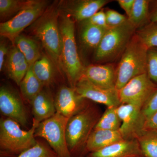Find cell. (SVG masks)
Returning <instances> with one entry per match:
<instances>
[{
	"label": "cell",
	"instance_id": "obj_25",
	"mask_svg": "<svg viewBox=\"0 0 157 157\" xmlns=\"http://www.w3.org/2000/svg\"><path fill=\"white\" fill-rule=\"evenodd\" d=\"M117 107H107L104 114L100 118L94 130H119L121 121L117 112Z\"/></svg>",
	"mask_w": 157,
	"mask_h": 157
},
{
	"label": "cell",
	"instance_id": "obj_1",
	"mask_svg": "<svg viewBox=\"0 0 157 157\" xmlns=\"http://www.w3.org/2000/svg\"><path fill=\"white\" fill-rule=\"evenodd\" d=\"M61 38V62L62 69L67 77L70 86L74 88L83 73L82 66L77 51L75 37V22L68 14L59 15Z\"/></svg>",
	"mask_w": 157,
	"mask_h": 157
},
{
	"label": "cell",
	"instance_id": "obj_26",
	"mask_svg": "<svg viewBox=\"0 0 157 157\" xmlns=\"http://www.w3.org/2000/svg\"><path fill=\"white\" fill-rule=\"evenodd\" d=\"M135 34L148 49L157 47V22L144 26Z\"/></svg>",
	"mask_w": 157,
	"mask_h": 157
},
{
	"label": "cell",
	"instance_id": "obj_12",
	"mask_svg": "<svg viewBox=\"0 0 157 157\" xmlns=\"http://www.w3.org/2000/svg\"><path fill=\"white\" fill-rule=\"evenodd\" d=\"M0 110L3 115L22 126L27 125V114L21 99L15 91L8 86H2L0 89Z\"/></svg>",
	"mask_w": 157,
	"mask_h": 157
},
{
	"label": "cell",
	"instance_id": "obj_39",
	"mask_svg": "<svg viewBox=\"0 0 157 157\" xmlns=\"http://www.w3.org/2000/svg\"></svg>",
	"mask_w": 157,
	"mask_h": 157
},
{
	"label": "cell",
	"instance_id": "obj_23",
	"mask_svg": "<svg viewBox=\"0 0 157 157\" xmlns=\"http://www.w3.org/2000/svg\"><path fill=\"white\" fill-rule=\"evenodd\" d=\"M19 86L23 97L30 103L44 87L34 74L32 66H30Z\"/></svg>",
	"mask_w": 157,
	"mask_h": 157
},
{
	"label": "cell",
	"instance_id": "obj_16",
	"mask_svg": "<svg viewBox=\"0 0 157 157\" xmlns=\"http://www.w3.org/2000/svg\"><path fill=\"white\" fill-rule=\"evenodd\" d=\"M82 76L100 87L116 89V71L112 65H90L84 67Z\"/></svg>",
	"mask_w": 157,
	"mask_h": 157
},
{
	"label": "cell",
	"instance_id": "obj_37",
	"mask_svg": "<svg viewBox=\"0 0 157 157\" xmlns=\"http://www.w3.org/2000/svg\"><path fill=\"white\" fill-rule=\"evenodd\" d=\"M149 20L151 22H157V1L155 2L153 9L150 13Z\"/></svg>",
	"mask_w": 157,
	"mask_h": 157
},
{
	"label": "cell",
	"instance_id": "obj_27",
	"mask_svg": "<svg viewBox=\"0 0 157 157\" xmlns=\"http://www.w3.org/2000/svg\"><path fill=\"white\" fill-rule=\"evenodd\" d=\"M144 157H157V135L144 133L137 138Z\"/></svg>",
	"mask_w": 157,
	"mask_h": 157
},
{
	"label": "cell",
	"instance_id": "obj_24",
	"mask_svg": "<svg viewBox=\"0 0 157 157\" xmlns=\"http://www.w3.org/2000/svg\"><path fill=\"white\" fill-rule=\"evenodd\" d=\"M150 1L135 0L132 13L128 20L136 29L144 26L150 20L149 6Z\"/></svg>",
	"mask_w": 157,
	"mask_h": 157
},
{
	"label": "cell",
	"instance_id": "obj_20",
	"mask_svg": "<svg viewBox=\"0 0 157 157\" xmlns=\"http://www.w3.org/2000/svg\"><path fill=\"white\" fill-rule=\"evenodd\" d=\"M54 64L50 58L41 56L32 65L33 72L44 86H47L53 82L55 77Z\"/></svg>",
	"mask_w": 157,
	"mask_h": 157
},
{
	"label": "cell",
	"instance_id": "obj_28",
	"mask_svg": "<svg viewBox=\"0 0 157 157\" xmlns=\"http://www.w3.org/2000/svg\"><path fill=\"white\" fill-rule=\"evenodd\" d=\"M29 1L0 0V16L6 18L17 14L27 4Z\"/></svg>",
	"mask_w": 157,
	"mask_h": 157
},
{
	"label": "cell",
	"instance_id": "obj_21",
	"mask_svg": "<svg viewBox=\"0 0 157 157\" xmlns=\"http://www.w3.org/2000/svg\"><path fill=\"white\" fill-rule=\"evenodd\" d=\"M108 29L91 25L82 24L80 31L82 43L86 48L96 50Z\"/></svg>",
	"mask_w": 157,
	"mask_h": 157
},
{
	"label": "cell",
	"instance_id": "obj_22",
	"mask_svg": "<svg viewBox=\"0 0 157 157\" xmlns=\"http://www.w3.org/2000/svg\"><path fill=\"white\" fill-rule=\"evenodd\" d=\"M14 45L25 57L29 66L33 65L42 56L37 42L28 37L19 35L14 40Z\"/></svg>",
	"mask_w": 157,
	"mask_h": 157
},
{
	"label": "cell",
	"instance_id": "obj_15",
	"mask_svg": "<svg viewBox=\"0 0 157 157\" xmlns=\"http://www.w3.org/2000/svg\"><path fill=\"white\" fill-rule=\"evenodd\" d=\"M137 139L123 140L98 151L90 153L86 157H144Z\"/></svg>",
	"mask_w": 157,
	"mask_h": 157
},
{
	"label": "cell",
	"instance_id": "obj_30",
	"mask_svg": "<svg viewBox=\"0 0 157 157\" xmlns=\"http://www.w3.org/2000/svg\"><path fill=\"white\" fill-rule=\"evenodd\" d=\"M147 73L154 83H157V50L149 48L147 50Z\"/></svg>",
	"mask_w": 157,
	"mask_h": 157
},
{
	"label": "cell",
	"instance_id": "obj_5",
	"mask_svg": "<svg viewBox=\"0 0 157 157\" xmlns=\"http://www.w3.org/2000/svg\"><path fill=\"white\" fill-rule=\"evenodd\" d=\"M100 118L94 107H83L70 118L66 131L67 143L72 157L85 150L86 141Z\"/></svg>",
	"mask_w": 157,
	"mask_h": 157
},
{
	"label": "cell",
	"instance_id": "obj_34",
	"mask_svg": "<svg viewBox=\"0 0 157 157\" xmlns=\"http://www.w3.org/2000/svg\"><path fill=\"white\" fill-rule=\"evenodd\" d=\"M144 133L154 134L157 135V111L145 120L144 126Z\"/></svg>",
	"mask_w": 157,
	"mask_h": 157
},
{
	"label": "cell",
	"instance_id": "obj_6",
	"mask_svg": "<svg viewBox=\"0 0 157 157\" xmlns=\"http://www.w3.org/2000/svg\"><path fill=\"white\" fill-rule=\"evenodd\" d=\"M136 29L128 20L121 25L109 28L95 50L97 62L109 60L124 52Z\"/></svg>",
	"mask_w": 157,
	"mask_h": 157
},
{
	"label": "cell",
	"instance_id": "obj_7",
	"mask_svg": "<svg viewBox=\"0 0 157 157\" xmlns=\"http://www.w3.org/2000/svg\"><path fill=\"white\" fill-rule=\"evenodd\" d=\"M70 118L58 112L43 121L37 126L35 137L44 138L59 157H72L66 137L67 125Z\"/></svg>",
	"mask_w": 157,
	"mask_h": 157
},
{
	"label": "cell",
	"instance_id": "obj_36",
	"mask_svg": "<svg viewBox=\"0 0 157 157\" xmlns=\"http://www.w3.org/2000/svg\"><path fill=\"white\" fill-rule=\"evenodd\" d=\"M135 0H118L119 5L125 11L128 17H129L133 9Z\"/></svg>",
	"mask_w": 157,
	"mask_h": 157
},
{
	"label": "cell",
	"instance_id": "obj_10",
	"mask_svg": "<svg viewBox=\"0 0 157 157\" xmlns=\"http://www.w3.org/2000/svg\"><path fill=\"white\" fill-rule=\"evenodd\" d=\"M142 107L132 104H121L116 108L121 121L119 129L124 140L137 139L143 134L145 118Z\"/></svg>",
	"mask_w": 157,
	"mask_h": 157
},
{
	"label": "cell",
	"instance_id": "obj_35",
	"mask_svg": "<svg viewBox=\"0 0 157 157\" xmlns=\"http://www.w3.org/2000/svg\"><path fill=\"white\" fill-rule=\"evenodd\" d=\"M9 48L8 45L4 41H1L0 44V71H2L4 67L5 60H6L9 54Z\"/></svg>",
	"mask_w": 157,
	"mask_h": 157
},
{
	"label": "cell",
	"instance_id": "obj_2",
	"mask_svg": "<svg viewBox=\"0 0 157 157\" xmlns=\"http://www.w3.org/2000/svg\"><path fill=\"white\" fill-rule=\"evenodd\" d=\"M59 9L49 7L32 25L33 33L42 42L43 47L58 70L61 62V38L59 26Z\"/></svg>",
	"mask_w": 157,
	"mask_h": 157
},
{
	"label": "cell",
	"instance_id": "obj_33",
	"mask_svg": "<svg viewBox=\"0 0 157 157\" xmlns=\"http://www.w3.org/2000/svg\"><path fill=\"white\" fill-rule=\"evenodd\" d=\"M157 111V90L142 108L145 120L147 119Z\"/></svg>",
	"mask_w": 157,
	"mask_h": 157
},
{
	"label": "cell",
	"instance_id": "obj_19",
	"mask_svg": "<svg viewBox=\"0 0 157 157\" xmlns=\"http://www.w3.org/2000/svg\"><path fill=\"white\" fill-rule=\"evenodd\" d=\"M123 140L119 130H94L86 141L84 152H94Z\"/></svg>",
	"mask_w": 157,
	"mask_h": 157
},
{
	"label": "cell",
	"instance_id": "obj_29",
	"mask_svg": "<svg viewBox=\"0 0 157 157\" xmlns=\"http://www.w3.org/2000/svg\"><path fill=\"white\" fill-rule=\"evenodd\" d=\"M17 157H59L50 146L41 141L23 152Z\"/></svg>",
	"mask_w": 157,
	"mask_h": 157
},
{
	"label": "cell",
	"instance_id": "obj_18",
	"mask_svg": "<svg viewBox=\"0 0 157 157\" xmlns=\"http://www.w3.org/2000/svg\"><path fill=\"white\" fill-rule=\"evenodd\" d=\"M6 65L8 76L19 86L30 66L25 57L15 45L9 51Z\"/></svg>",
	"mask_w": 157,
	"mask_h": 157
},
{
	"label": "cell",
	"instance_id": "obj_38",
	"mask_svg": "<svg viewBox=\"0 0 157 157\" xmlns=\"http://www.w3.org/2000/svg\"></svg>",
	"mask_w": 157,
	"mask_h": 157
},
{
	"label": "cell",
	"instance_id": "obj_32",
	"mask_svg": "<svg viewBox=\"0 0 157 157\" xmlns=\"http://www.w3.org/2000/svg\"><path fill=\"white\" fill-rule=\"evenodd\" d=\"M81 24L91 25L104 28H109L106 23L105 12L103 10L98 11L91 17L81 22Z\"/></svg>",
	"mask_w": 157,
	"mask_h": 157
},
{
	"label": "cell",
	"instance_id": "obj_17",
	"mask_svg": "<svg viewBox=\"0 0 157 157\" xmlns=\"http://www.w3.org/2000/svg\"><path fill=\"white\" fill-rule=\"evenodd\" d=\"M30 103L33 116V122L37 124L51 117L56 112L55 99L47 89H43Z\"/></svg>",
	"mask_w": 157,
	"mask_h": 157
},
{
	"label": "cell",
	"instance_id": "obj_3",
	"mask_svg": "<svg viewBox=\"0 0 157 157\" xmlns=\"http://www.w3.org/2000/svg\"><path fill=\"white\" fill-rule=\"evenodd\" d=\"M38 125L33 122L28 131L22 130L18 123L9 118L0 121L1 157H17L37 143L35 133Z\"/></svg>",
	"mask_w": 157,
	"mask_h": 157
},
{
	"label": "cell",
	"instance_id": "obj_13",
	"mask_svg": "<svg viewBox=\"0 0 157 157\" xmlns=\"http://www.w3.org/2000/svg\"><path fill=\"white\" fill-rule=\"evenodd\" d=\"M110 2L108 0L64 1L62 2L60 8L63 13L81 22L92 16Z\"/></svg>",
	"mask_w": 157,
	"mask_h": 157
},
{
	"label": "cell",
	"instance_id": "obj_8",
	"mask_svg": "<svg viewBox=\"0 0 157 157\" xmlns=\"http://www.w3.org/2000/svg\"><path fill=\"white\" fill-rule=\"evenodd\" d=\"M48 1L29 0L26 6L11 19L0 24L2 37L14 40L27 27L35 22L47 9Z\"/></svg>",
	"mask_w": 157,
	"mask_h": 157
},
{
	"label": "cell",
	"instance_id": "obj_11",
	"mask_svg": "<svg viewBox=\"0 0 157 157\" xmlns=\"http://www.w3.org/2000/svg\"><path fill=\"white\" fill-rule=\"evenodd\" d=\"M74 89L80 98L104 104L107 107H117L121 104L118 90L116 89H107L100 87L84 76L79 78Z\"/></svg>",
	"mask_w": 157,
	"mask_h": 157
},
{
	"label": "cell",
	"instance_id": "obj_9",
	"mask_svg": "<svg viewBox=\"0 0 157 157\" xmlns=\"http://www.w3.org/2000/svg\"><path fill=\"white\" fill-rule=\"evenodd\" d=\"M157 90L147 73L132 78L118 90L121 104H132L143 107Z\"/></svg>",
	"mask_w": 157,
	"mask_h": 157
},
{
	"label": "cell",
	"instance_id": "obj_4",
	"mask_svg": "<svg viewBox=\"0 0 157 157\" xmlns=\"http://www.w3.org/2000/svg\"><path fill=\"white\" fill-rule=\"evenodd\" d=\"M148 49L136 34L133 36L123 52L116 70V89L117 90L132 78L147 73Z\"/></svg>",
	"mask_w": 157,
	"mask_h": 157
},
{
	"label": "cell",
	"instance_id": "obj_31",
	"mask_svg": "<svg viewBox=\"0 0 157 157\" xmlns=\"http://www.w3.org/2000/svg\"><path fill=\"white\" fill-rule=\"evenodd\" d=\"M106 23L109 28L114 27L122 24L128 20V17L123 14L111 9L105 11Z\"/></svg>",
	"mask_w": 157,
	"mask_h": 157
},
{
	"label": "cell",
	"instance_id": "obj_14",
	"mask_svg": "<svg viewBox=\"0 0 157 157\" xmlns=\"http://www.w3.org/2000/svg\"><path fill=\"white\" fill-rule=\"evenodd\" d=\"M83 99L77 94L75 89L63 86L55 98L56 112L70 118L84 107Z\"/></svg>",
	"mask_w": 157,
	"mask_h": 157
}]
</instances>
